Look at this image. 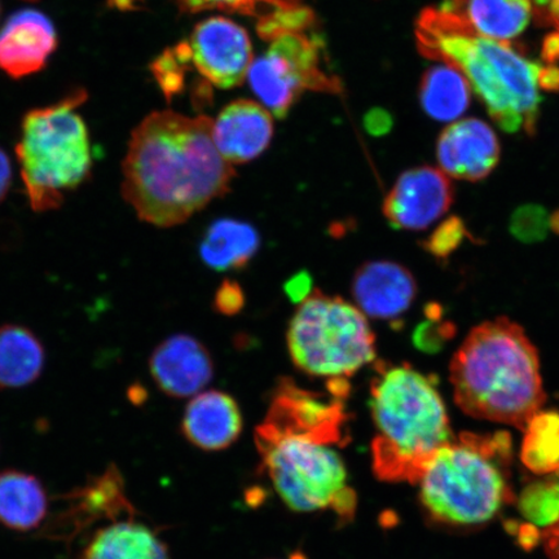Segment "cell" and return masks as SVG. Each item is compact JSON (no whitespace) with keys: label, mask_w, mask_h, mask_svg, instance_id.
Segmentation results:
<instances>
[{"label":"cell","mask_w":559,"mask_h":559,"mask_svg":"<svg viewBox=\"0 0 559 559\" xmlns=\"http://www.w3.org/2000/svg\"><path fill=\"white\" fill-rule=\"evenodd\" d=\"M58 47L51 20L35 10L15 13L0 31V70L20 80L38 73Z\"/></svg>","instance_id":"obj_16"},{"label":"cell","mask_w":559,"mask_h":559,"mask_svg":"<svg viewBox=\"0 0 559 559\" xmlns=\"http://www.w3.org/2000/svg\"><path fill=\"white\" fill-rule=\"evenodd\" d=\"M542 537L544 548L550 559H559V516L543 530Z\"/></svg>","instance_id":"obj_36"},{"label":"cell","mask_w":559,"mask_h":559,"mask_svg":"<svg viewBox=\"0 0 559 559\" xmlns=\"http://www.w3.org/2000/svg\"><path fill=\"white\" fill-rule=\"evenodd\" d=\"M417 295L416 280L403 265L377 261L362 264L353 280V296L366 317L381 320L400 318Z\"/></svg>","instance_id":"obj_17"},{"label":"cell","mask_w":559,"mask_h":559,"mask_svg":"<svg viewBox=\"0 0 559 559\" xmlns=\"http://www.w3.org/2000/svg\"><path fill=\"white\" fill-rule=\"evenodd\" d=\"M47 353L31 328L0 325V390H19L37 382L45 372Z\"/></svg>","instance_id":"obj_21"},{"label":"cell","mask_w":559,"mask_h":559,"mask_svg":"<svg viewBox=\"0 0 559 559\" xmlns=\"http://www.w3.org/2000/svg\"><path fill=\"white\" fill-rule=\"evenodd\" d=\"M463 16L485 37L509 44L526 29L533 5L531 0H466Z\"/></svg>","instance_id":"obj_24"},{"label":"cell","mask_w":559,"mask_h":559,"mask_svg":"<svg viewBox=\"0 0 559 559\" xmlns=\"http://www.w3.org/2000/svg\"><path fill=\"white\" fill-rule=\"evenodd\" d=\"M62 508L47 522L40 535L53 542L72 543L100 522L114 523L128 516L134 520L136 509L131 504L124 478L116 464L87 478L60 498Z\"/></svg>","instance_id":"obj_11"},{"label":"cell","mask_w":559,"mask_h":559,"mask_svg":"<svg viewBox=\"0 0 559 559\" xmlns=\"http://www.w3.org/2000/svg\"><path fill=\"white\" fill-rule=\"evenodd\" d=\"M440 170L454 179L478 181L488 177L500 158V144L488 124L475 118L449 126L437 146Z\"/></svg>","instance_id":"obj_15"},{"label":"cell","mask_w":559,"mask_h":559,"mask_svg":"<svg viewBox=\"0 0 559 559\" xmlns=\"http://www.w3.org/2000/svg\"><path fill=\"white\" fill-rule=\"evenodd\" d=\"M274 135L271 111L251 100L229 104L213 122V139L230 165L247 164L267 150Z\"/></svg>","instance_id":"obj_18"},{"label":"cell","mask_w":559,"mask_h":559,"mask_svg":"<svg viewBox=\"0 0 559 559\" xmlns=\"http://www.w3.org/2000/svg\"><path fill=\"white\" fill-rule=\"evenodd\" d=\"M466 0H444L442 9L452 12H463Z\"/></svg>","instance_id":"obj_38"},{"label":"cell","mask_w":559,"mask_h":559,"mask_svg":"<svg viewBox=\"0 0 559 559\" xmlns=\"http://www.w3.org/2000/svg\"><path fill=\"white\" fill-rule=\"evenodd\" d=\"M81 559H169V549L155 531L126 520L96 531Z\"/></svg>","instance_id":"obj_22"},{"label":"cell","mask_w":559,"mask_h":559,"mask_svg":"<svg viewBox=\"0 0 559 559\" xmlns=\"http://www.w3.org/2000/svg\"><path fill=\"white\" fill-rule=\"evenodd\" d=\"M307 31L285 32L253 60L248 73L251 90L263 107L283 118L305 91L341 93V82L324 69V44Z\"/></svg>","instance_id":"obj_9"},{"label":"cell","mask_w":559,"mask_h":559,"mask_svg":"<svg viewBox=\"0 0 559 559\" xmlns=\"http://www.w3.org/2000/svg\"><path fill=\"white\" fill-rule=\"evenodd\" d=\"M454 402L469 415L526 430L545 403L537 349L507 318L475 326L453 355Z\"/></svg>","instance_id":"obj_3"},{"label":"cell","mask_w":559,"mask_h":559,"mask_svg":"<svg viewBox=\"0 0 559 559\" xmlns=\"http://www.w3.org/2000/svg\"><path fill=\"white\" fill-rule=\"evenodd\" d=\"M370 414L377 435L373 472L384 481L418 484L426 466L453 436L435 382L408 365H376Z\"/></svg>","instance_id":"obj_4"},{"label":"cell","mask_w":559,"mask_h":559,"mask_svg":"<svg viewBox=\"0 0 559 559\" xmlns=\"http://www.w3.org/2000/svg\"><path fill=\"white\" fill-rule=\"evenodd\" d=\"M471 85L450 66L435 67L424 75L419 99L430 117L449 122L465 114L471 104Z\"/></svg>","instance_id":"obj_25"},{"label":"cell","mask_w":559,"mask_h":559,"mask_svg":"<svg viewBox=\"0 0 559 559\" xmlns=\"http://www.w3.org/2000/svg\"><path fill=\"white\" fill-rule=\"evenodd\" d=\"M153 381L166 395L188 397L201 393L212 381V356L200 341L175 334L160 342L150 358Z\"/></svg>","instance_id":"obj_14"},{"label":"cell","mask_w":559,"mask_h":559,"mask_svg":"<svg viewBox=\"0 0 559 559\" xmlns=\"http://www.w3.org/2000/svg\"><path fill=\"white\" fill-rule=\"evenodd\" d=\"M523 457L531 469L555 473L559 469V416L537 414L527 426Z\"/></svg>","instance_id":"obj_26"},{"label":"cell","mask_w":559,"mask_h":559,"mask_svg":"<svg viewBox=\"0 0 559 559\" xmlns=\"http://www.w3.org/2000/svg\"><path fill=\"white\" fill-rule=\"evenodd\" d=\"M536 23L559 29V0H531Z\"/></svg>","instance_id":"obj_33"},{"label":"cell","mask_w":559,"mask_h":559,"mask_svg":"<svg viewBox=\"0 0 559 559\" xmlns=\"http://www.w3.org/2000/svg\"><path fill=\"white\" fill-rule=\"evenodd\" d=\"M286 293L295 302H304L311 295V278L307 274H298L292 277L285 286Z\"/></svg>","instance_id":"obj_34"},{"label":"cell","mask_w":559,"mask_h":559,"mask_svg":"<svg viewBox=\"0 0 559 559\" xmlns=\"http://www.w3.org/2000/svg\"><path fill=\"white\" fill-rule=\"evenodd\" d=\"M550 216L542 206H522L510 221V230L516 239L524 242H536L547 236L550 228Z\"/></svg>","instance_id":"obj_29"},{"label":"cell","mask_w":559,"mask_h":559,"mask_svg":"<svg viewBox=\"0 0 559 559\" xmlns=\"http://www.w3.org/2000/svg\"><path fill=\"white\" fill-rule=\"evenodd\" d=\"M543 59L545 64L559 69V29L544 40Z\"/></svg>","instance_id":"obj_37"},{"label":"cell","mask_w":559,"mask_h":559,"mask_svg":"<svg viewBox=\"0 0 559 559\" xmlns=\"http://www.w3.org/2000/svg\"><path fill=\"white\" fill-rule=\"evenodd\" d=\"M122 177V198L138 218L170 228L225 195L235 170L215 146L210 118L164 110L132 132Z\"/></svg>","instance_id":"obj_1"},{"label":"cell","mask_w":559,"mask_h":559,"mask_svg":"<svg viewBox=\"0 0 559 559\" xmlns=\"http://www.w3.org/2000/svg\"><path fill=\"white\" fill-rule=\"evenodd\" d=\"M255 444L265 474L286 506L296 512H333L352 522L358 498L348 485L344 460L334 445L258 426Z\"/></svg>","instance_id":"obj_7"},{"label":"cell","mask_w":559,"mask_h":559,"mask_svg":"<svg viewBox=\"0 0 559 559\" xmlns=\"http://www.w3.org/2000/svg\"><path fill=\"white\" fill-rule=\"evenodd\" d=\"M48 495L34 474L16 469L0 471V526L31 533L46 521Z\"/></svg>","instance_id":"obj_20"},{"label":"cell","mask_w":559,"mask_h":559,"mask_svg":"<svg viewBox=\"0 0 559 559\" xmlns=\"http://www.w3.org/2000/svg\"><path fill=\"white\" fill-rule=\"evenodd\" d=\"M416 39L425 58L457 69L502 131L533 135L540 90H559V69L537 64L507 41L485 37L460 13L426 9Z\"/></svg>","instance_id":"obj_2"},{"label":"cell","mask_w":559,"mask_h":559,"mask_svg":"<svg viewBox=\"0 0 559 559\" xmlns=\"http://www.w3.org/2000/svg\"><path fill=\"white\" fill-rule=\"evenodd\" d=\"M550 228L555 230V233L559 234V210L554 215H550Z\"/></svg>","instance_id":"obj_39"},{"label":"cell","mask_w":559,"mask_h":559,"mask_svg":"<svg viewBox=\"0 0 559 559\" xmlns=\"http://www.w3.org/2000/svg\"><path fill=\"white\" fill-rule=\"evenodd\" d=\"M522 512L530 521L547 527L559 516V469L524 491Z\"/></svg>","instance_id":"obj_27"},{"label":"cell","mask_w":559,"mask_h":559,"mask_svg":"<svg viewBox=\"0 0 559 559\" xmlns=\"http://www.w3.org/2000/svg\"><path fill=\"white\" fill-rule=\"evenodd\" d=\"M466 236L464 223L456 216L447 219L440 225L428 240L424 242V248L432 255L440 258L449 257L460 247Z\"/></svg>","instance_id":"obj_30"},{"label":"cell","mask_w":559,"mask_h":559,"mask_svg":"<svg viewBox=\"0 0 559 559\" xmlns=\"http://www.w3.org/2000/svg\"><path fill=\"white\" fill-rule=\"evenodd\" d=\"M260 249L253 226L235 219L215 221L200 243L201 260L215 271L240 270Z\"/></svg>","instance_id":"obj_23"},{"label":"cell","mask_w":559,"mask_h":559,"mask_svg":"<svg viewBox=\"0 0 559 559\" xmlns=\"http://www.w3.org/2000/svg\"><path fill=\"white\" fill-rule=\"evenodd\" d=\"M452 202L449 175L423 166L401 175L383 201V215L395 228L421 230L442 218Z\"/></svg>","instance_id":"obj_13"},{"label":"cell","mask_w":559,"mask_h":559,"mask_svg":"<svg viewBox=\"0 0 559 559\" xmlns=\"http://www.w3.org/2000/svg\"><path fill=\"white\" fill-rule=\"evenodd\" d=\"M507 432H463L444 444L419 478L421 500L437 520L472 524L491 520L514 500Z\"/></svg>","instance_id":"obj_5"},{"label":"cell","mask_w":559,"mask_h":559,"mask_svg":"<svg viewBox=\"0 0 559 559\" xmlns=\"http://www.w3.org/2000/svg\"><path fill=\"white\" fill-rule=\"evenodd\" d=\"M13 181L12 163L7 153L0 148V205L9 195Z\"/></svg>","instance_id":"obj_35"},{"label":"cell","mask_w":559,"mask_h":559,"mask_svg":"<svg viewBox=\"0 0 559 559\" xmlns=\"http://www.w3.org/2000/svg\"><path fill=\"white\" fill-rule=\"evenodd\" d=\"M298 0H177L181 11L198 13L204 11H226L263 17L269 13L298 5Z\"/></svg>","instance_id":"obj_28"},{"label":"cell","mask_w":559,"mask_h":559,"mask_svg":"<svg viewBox=\"0 0 559 559\" xmlns=\"http://www.w3.org/2000/svg\"><path fill=\"white\" fill-rule=\"evenodd\" d=\"M453 331V325L439 323L437 319L431 320L430 323H424L418 328L415 342L417 347L424 349V352L435 353L444 345L445 341L452 337Z\"/></svg>","instance_id":"obj_31"},{"label":"cell","mask_w":559,"mask_h":559,"mask_svg":"<svg viewBox=\"0 0 559 559\" xmlns=\"http://www.w3.org/2000/svg\"><path fill=\"white\" fill-rule=\"evenodd\" d=\"M86 97L85 91H74L24 117L16 157L26 200L35 213L60 209L67 195L93 174V146L87 126L76 111Z\"/></svg>","instance_id":"obj_6"},{"label":"cell","mask_w":559,"mask_h":559,"mask_svg":"<svg viewBox=\"0 0 559 559\" xmlns=\"http://www.w3.org/2000/svg\"><path fill=\"white\" fill-rule=\"evenodd\" d=\"M286 342L293 365L324 379H348L376 360V335L358 306L314 290L290 320Z\"/></svg>","instance_id":"obj_8"},{"label":"cell","mask_w":559,"mask_h":559,"mask_svg":"<svg viewBox=\"0 0 559 559\" xmlns=\"http://www.w3.org/2000/svg\"><path fill=\"white\" fill-rule=\"evenodd\" d=\"M326 393L298 386L284 379L272 394L263 428L283 435L304 436L330 445H341L347 437L349 395L347 379L328 381Z\"/></svg>","instance_id":"obj_10"},{"label":"cell","mask_w":559,"mask_h":559,"mask_svg":"<svg viewBox=\"0 0 559 559\" xmlns=\"http://www.w3.org/2000/svg\"><path fill=\"white\" fill-rule=\"evenodd\" d=\"M185 46L190 66L223 90L241 85L254 60L247 31L225 17L202 21Z\"/></svg>","instance_id":"obj_12"},{"label":"cell","mask_w":559,"mask_h":559,"mask_svg":"<svg viewBox=\"0 0 559 559\" xmlns=\"http://www.w3.org/2000/svg\"><path fill=\"white\" fill-rule=\"evenodd\" d=\"M245 304L243 293L239 284L223 283L215 295V309L221 313L235 314L240 312Z\"/></svg>","instance_id":"obj_32"},{"label":"cell","mask_w":559,"mask_h":559,"mask_svg":"<svg viewBox=\"0 0 559 559\" xmlns=\"http://www.w3.org/2000/svg\"><path fill=\"white\" fill-rule=\"evenodd\" d=\"M242 415L233 396L210 390L193 396L186 408L181 430L190 442L205 451L233 445L242 431Z\"/></svg>","instance_id":"obj_19"}]
</instances>
